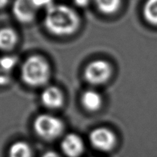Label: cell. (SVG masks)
Returning a JSON list of instances; mask_svg holds the SVG:
<instances>
[{"mask_svg":"<svg viewBox=\"0 0 157 157\" xmlns=\"http://www.w3.org/2000/svg\"><path fill=\"white\" fill-rule=\"evenodd\" d=\"M81 24L79 15L65 5H53L46 10L44 25L49 32L58 36L74 34Z\"/></svg>","mask_w":157,"mask_h":157,"instance_id":"6da1fadb","label":"cell"},{"mask_svg":"<svg viewBox=\"0 0 157 157\" xmlns=\"http://www.w3.org/2000/svg\"><path fill=\"white\" fill-rule=\"evenodd\" d=\"M50 76V65L41 56L34 55L29 57L21 66V80L25 84L31 87L44 85L48 81Z\"/></svg>","mask_w":157,"mask_h":157,"instance_id":"7a4b0ae2","label":"cell"},{"mask_svg":"<svg viewBox=\"0 0 157 157\" xmlns=\"http://www.w3.org/2000/svg\"><path fill=\"white\" fill-rule=\"evenodd\" d=\"M34 130L42 139L52 140L61 135L64 126L62 121L51 114H41L34 121Z\"/></svg>","mask_w":157,"mask_h":157,"instance_id":"3957f363","label":"cell"},{"mask_svg":"<svg viewBox=\"0 0 157 157\" xmlns=\"http://www.w3.org/2000/svg\"><path fill=\"white\" fill-rule=\"evenodd\" d=\"M112 75V67L104 60H95L86 66L84 71L86 81L93 85H100L107 82Z\"/></svg>","mask_w":157,"mask_h":157,"instance_id":"277c9868","label":"cell"},{"mask_svg":"<svg viewBox=\"0 0 157 157\" xmlns=\"http://www.w3.org/2000/svg\"><path fill=\"white\" fill-rule=\"evenodd\" d=\"M89 140L95 149L102 152L110 151L117 144V137L113 132L105 127H98L92 130Z\"/></svg>","mask_w":157,"mask_h":157,"instance_id":"5b68a950","label":"cell"},{"mask_svg":"<svg viewBox=\"0 0 157 157\" xmlns=\"http://www.w3.org/2000/svg\"><path fill=\"white\" fill-rule=\"evenodd\" d=\"M37 9L32 0H15L12 5V12L19 22L29 23L35 19Z\"/></svg>","mask_w":157,"mask_h":157,"instance_id":"8992f818","label":"cell"},{"mask_svg":"<svg viewBox=\"0 0 157 157\" xmlns=\"http://www.w3.org/2000/svg\"><path fill=\"white\" fill-rule=\"evenodd\" d=\"M61 150L67 157H79L84 153V142L78 135L69 133L61 141Z\"/></svg>","mask_w":157,"mask_h":157,"instance_id":"52a82bcc","label":"cell"},{"mask_svg":"<svg viewBox=\"0 0 157 157\" xmlns=\"http://www.w3.org/2000/svg\"><path fill=\"white\" fill-rule=\"evenodd\" d=\"M41 100L44 107L50 109H58L64 104V95L58 87H48L41 93Z\"/></svg>","mask_w":157,"mask_h":157,"instance_id":"ba28073f","label":"cell"},{"mask_svg":"<svg viewBox=\"0 0 157 157\" xmlns=\"http://www.w3.org/2000/svg\"><path fill=\"white\" fill-rule=\"evenodd\" d=\"M18 63V58L12 55L0 57V87L10 83L12 75Z\"/></svg>","mask_w":157,"mask_h":157,"instance_id":"9c48e42d","label":"cell"},{"mask_svg":"<svg viewBox=\"0 0 157 157\" xmlns=\"http://www.w3.org/2000/svg\"><path fill=\"white\" fill-rule=\"evenodd\" d=\"M102 98L98 92L94 90H87L81 96V104L84 109L90 112L99 110L102 105Z\"/></svg>","mask_w":157,"mask_h":157,"instance_id":"30bf717a","label":"cell"},{"mask_svg":"<svg viewBox=\"0 0 157 157\" xmlns=\"http://www.w3.org/2000/svg\"><path fill=\"white\" fill-rule=\"evenodd\" d=\"M18 41V35L13 29L4 27L0 29V50L9 52L13 49Z\"/></svg>","mask_w":157,"mask_h":157,"instance_id":"8fae6325","label":"cell"},{"mask_svg":"<svg viewBox=\"0 0 157 157\" xmlns=\"http://www.w3.org/2000/svg\"><path fill=\"white\" fill-rule=\"evenodd\" d=\"M9 157H32L30 146L23 141H17L10 146Z\"/></svg>","mask_w":157,"mask_h":157,"instance_id":"7c38bea8","label":"cell"},{"mask_svg":"<svg viewBox=\"0 0 157 157\" xmlns=\"http://www.w3.org/2000/svg\"><path fill=\"white\" fill-rule=\"evenodd\" d=\"M122 0H95L98 10L105 15H112L119 10Z\"/></svg>","mask_w":157,"mask_h":157,"instance_id":"4fadbf2b","label":"cell"},{"mask_svg":"<svg viewBox=\"0 0 157 157\" xmlns=\"http://www.w3.org/2000/svg\"><path fill=\"white\" fill-rule=\"evenodd\" d=\"M143 14L146 21L153 25H157V0H147Z\"/></svg>","mask_w":157,"mask_h":157,"instance_id":"5bb4252c","label":"cell"},{"mask_svg":"<svg viewBox=\"0 0 157 157\" xmlns=\"http://www.w3.org/2000/svg\"><path fill=\"white\" fill-rule=\"evenodd\" d=\"M34 5L38 9H49L53 6V0H32Z\"/></svg>","mask_w":157,"mask_h":157,"instance_id":"9a60e30c","label":"cell"},{"mask_svg":"<svg viewBox=\"0 0 157 157\" xmlns=\"http://www.w3.org/2000/svg\"><path fill=\"white\" fill-rule=\"evenodd\" d=\"M90 0H74V2L79 7H86L88 6Z\"/></svg>","mask_w":157,"mask_h":157,"instance_id":"2e32d148","label":"cell"},{"mask_svg":"<svg viewBox=\"0 0 157 157\" xmlns=\"http://www.w3.org/2000/svg\"><path fill=\"white\" fill-rule=\"evenodd\" d=\"M41 157H61L59 154L54 151H48L42 155Z\"/></svg>","mask_w":157,"mask_h":157,"instance_id":"e0dca14e","label":"cell"},{"mask_svg":"<svg viewBox=\"0 0 157 157\" xmlns=\"http://www.w3.org/2000/svg\"><path fill=\"white\" fill-rule=\"evenodd\" d=\"M10 0H0V9L6 7Z\"/></svg>","mask_w":157,"mask_h":157,"instance_id":"ac0fdd59","label":"cell"}]
</instances>
